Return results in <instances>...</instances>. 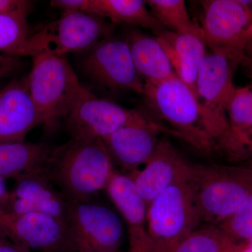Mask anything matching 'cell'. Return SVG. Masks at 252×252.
Here are the masks:
<instances>
[{
    "mask_svg": "<svg viewBox=\"0 0 252 252\" xmlns=\"http://www.w3.org/2000/svg\"><path fill=\"white\" fill-rule=\"evenodd\" d=\"M163 133L177 137L165 124L149 117L142 122L121 127L103 142L113 163L130 174L148 161L160 140L159 135Z\"/></svg>",
    "mask_w": 252,
    "mask_h": 252,
    "instance_id": "obj_13",
    "label": "cell"
},
{
    "mask_svg": "<svg viewBox=\"0 0 252 252\" xmlns=\"http://www.w3.org/2000/svg\"><path fill=\"white\" fill-rule=\"evenodd\" d=\"M32 59L28 89L41 125L55 130L86 91L65 56L40 55Z\"/></svg>",
    "mask_w": 252,
    "mask_h": 252,
    "instance_id": "obj_4",
    "label": "cell"
},
{
    "mask_svg": "<svg viewBox=\"0 0 252 252\" xmlns=\"http://www.w3.org/2000/svg\"><path fill=\"white\" fill-rule=\"evenodd\" d=\"M149 117L141 111L100 98L86 89L65 119L72 138L104 140L121 127Z\"/></svg>",
    "mask_w": 252,
    "mask_h": 252,
    "instance_id": "obj_10",
    "label": "cell"
},
{
    "mask_svg": "<svg viewBox=\"0 0 252 252\" xmlns=\"http://www.w3.org/2000/svg\"><path fill=\"white\" fill-rule=\"evenodd\" d=\"M142 95L151 110L168 124L179 139L201 153L217 149L207 132L196 94L177 76L144 83Z\"/></svg>",
    "mask_w": 252,
    "mask_h": 252,
    "instance_id": "obj_3",
    "label": "cell"
},
{
    "mask_svg": "<svg viewBox=\"0 0 252 252\" xmlns=\"http://www.w3.org/2000/svg\"><path fill=\"white\" fill-rule=\"evenodd\" d=\"M217 225L232 241L245 248L252 239V193L236 212Z\"/></svg>",
    "mask_w": 252,
    "mask_h": 252,
    "instance_id": "obj_26",
    "label": "cell"
},
{
    "mask_svg": "<svg viewBox=\"0 0 252 252\" xmlns=\"http://www.w3.org/2000/svg\"><path fill=\"white\" fill-rule=\"evenodd\" d=\"M23 67L22 57L0 53V80L16 75Z\"/></svg>",
    "mask_w": 252,
    "mask_h": 252,
    "instance_id": "obj_28",
    "label": "cell"
},
{
    "mask_svg": "<svg viewBox=\"0 0 252 252\" xmlns=\"http://www.w3.org/2000/svg\"><path fill=\"white\" fill-rule=\"evenodd\" d=\"M126 39L136 70L144 83L158 82L175 75L168 56L157 36L132 29Z\"/></svg>",
    "mask_w": 252,
    "mask_h": 252,
    "instance_id": "obj_19",
    "label": "cell"
},
{
    "mask_svg": "<svg viewBox=\"0 0 252 252\" xmlns=\"http://www.w3.org/2000/svg\"><path fill=\"white\" fill-rule=\"evenodd\" d=\"M32 2L26 0H0V15L10 14L26 9H31Z\"/></svg>",
    "mask_w": 252,
    "mask_h": 252,
    "instance_id": "obj_29",
    "label": "cell"
},
{
    "mask_svg": "<svg viewBox=\"0 0 252 252\" xmlns=\"http://www.w3.org/2000/svg\"><path fill=\"white\" fill-rule=\"evenodd\" d=\"M41 125L28 85V77L13 79L0 89V144L25 142Z\"/></svg>",
    "mask_w": 252,
    "mask_h": 252,
    "instance_id": "obj_16",
    "label": "cell"
},
{
    "mask_svg": "<svg viewBox=\"0 0 252 252\" xmlns=\"http://www.w3.org/2000/svg\"><path fill=\"white\" fill-rule=\"evenodd\" d=\"M145 2L154 17L169 31L183 33L200 26L190 18L184 0H148Z\"/></svg>",
    "mask_w": 252,
    "mask_h": 252,
    "instance_id": "obj_24",
    "label": "cell"
},
{
    "mask_svg": "<svg viewBox=\"0 0 252 252\" xmlns=\"http://www.w3.org/2000/svg\"><path fill=\"white\" fill-rule=\"evenodd\" d=\"M219 149L231 162L247 161L252 158V126L238 130H228L218 142Z\"/></svg>",
    "mask_w": 252,
    "mask_h": 252,
    "instance_id": "obj_27",
    "label": "cell"
},
{
    "mask_svg": "<svg viewBox=\"0 0 252 252\" xmlns=\"http://www.w3.org/2000/svg\"><path fill=\"white\" fill-rule=\"evenodd\" d=\"M200 4V26L207 46L243 55L252 32V9L243 0H203Z\"/></svg>",
    "mask_w": 252,
    "mask_h": 252,
    "instance_id": "obj_11",
    "label": "cell"
},
{
    "mask_svg": "<svg viewBox=\"0 0 252 252\" xmlns=\"http://www.w3.org/2000/svg\"><path fill=\"white\" fill-rule=\"evenodd\" d=\"M31 9L0 15V53L25 57L30 35L28 16Z\"/></svg>",
    "mask_w": 252,
    "mask_h": 252,
    "instance_id": "obj_23",
    "label": "cell"
},
{
    "mask_svg": "<svg viewBox=\"0 0 252 252\" xmlns=\"http://www.w3.org/2000/svg\"><path fill=\"white\" fill-rule=\"evenodd\" d=\"M240 252H252V249L245 248Z\"/></svg>",
    "mask_w": 252,
    "mask_h": 252,
    "instance_id": "obj_34",
    "label": "cell"
},
{
    "mask_svg": "<svg viewBox=\"0 0 252 252\" xmlns=\"http://www.w3.org/2000/svg\"><path fill=\"white\" fill-rule=\"evenodd\" d=\"M114 31L115 25L103 18L80 11L63 12L58 19L30 34L25 57L65 56L86 51L113 36Z\"/></svg>",
    "mask_w": 252,
    "mask_h": 252,
    "instance_id": "obj_7",
    "label": "cell"
},
{
    "mask_svg": "<svg viewBox=\"0 0 252 252\" xmlns=\"http://www.w3.org/2000/svg\"><path fill=\"white\" fill-rule=\"evenodd\" d=\"M190 169V165L185 175L149 204L148 252H172L202 225L194 200Z\"/></svg>",
    "mask_w": 252,
    "mask_h": 252,
    "instance_id": "obj_5",
    "label": "cell"
},
{
    "mask_svg": "<svg viewBox=\"0 0 252 252\" xmlns=\"http://www.w3.org/2000/svg\"><path fill=\"white\" fill-rule=\"evenodd\" d=\"M157 37L168 56L175 75L195 93L199 67L207 52L200 26L183 33L165 31Z\"/></svg>",
    "mask_w": 252,
    "mask_h": 252,
    "instance_id": "obj_18",
    "label": "cell"
},
{
    "mask_svg": "<svg viewBox=\"0 0 252 252\" xmlns=\"http://www.w3.org/2000/svg\"><path fill=\"white\" fill-rule=\"evenodd\" d=\"M0 233L32 251L69 252L65 225L44 214L16 213L0 207Z\"/></svg>",
    "mask_w": 252,
    "mask_h": 252,
    "instance_id": "obj_12",
    "label": "cell"
},
{
    "mask_svg": "<svg viewBox=\"0 0 252 252\" xmlns=\"http://www.w3.org/2000/svg\"><path fill=\"white\" fill-rule=\"evenodd\" d=\"M244 248L232 241L218 225L202 224L172 252H240Z\"/></svg>",
    "mask_w": 252,
    "mask_h": 252,
    "instance_id": "obj_22",
    "label": "cell"
},
{
    "mask_svg": "<svg viewBox=\"0 0 252 252\" xmlns=\"http://www.w3.org/2000/svg\"><path fill=\"white\" fill-rule=\"evenodd\" d=\"M85 52L81 67L91 81L111 91L143 94L144 82L136 70L126 37L110 36Z\"/></svg>",
    "mask_w": 252,
    "mask_h": 252,
    "instance_id": "obj_9",
    "label": "cell"
},
{
    "mask_svg": "<svg viewBox=\"0 0 252 252\" xmlns=\"http://www.w3.org/2000/svg\"><path fill=\"white\" fill-rule=\"evenodd\" d=\"M9 190H8L5 180L0 177V207H2L9 198Z\"/></svg>",
    "mask_w": 252,
    "mask_h": 252,
    "instance_id": "obj_32",
    "label": "cell"
},
{
    "mask_svg": "<svg viewBox=\"0 0 252 252\" xmlns=\"http://www.w3.org/2000/svg\"><path fill=\"white\" fill-rule=\"evenodd\" d=\"M54 148L33 142L0 144V177L15 180L25 174L44 172Z\"/></svg>",
    "mask_w": 252,
    "mask_h": 252,
    "instance_id": "obj_21",
    "label": "cell"
},
{
    "mask_svg": "<svg viewBox=\"0 0 252 252\" xmlns=\"http://www.w3.org/2000/svg\"><path fill=\"white\" fill-rule=\"evenodd\" d=\"M64 225L69 252H118L122 246V220L100 204L69 199Z\"/></svg>",
    "mask_w": 252,
    "mask_h": 252,
    "instance_id": "obj_8",
    "label": "cell"
},
{
    "mask_svg": "<svg viewBox=\"0 0 252 252\" xmlns=\"http://www.w3.org/2000/svg\"></svg>",
    "mask_w": 252,
    "mask_h": 252,
    "instance_id": "obj_36",
    "label": "cell"
},
{
    "mask_svg": "<svg viewBox=\"0 0 252 252\" xmlns=\"http://www.w3.org/2000/svg\"><path fill=\"white\" fill-rule=\"evenodd\" d=\"M243 60L240 65L243 66L247 75L252 79V32L243 46Z\"/></svg>",
    "mask_w": 252,
    "mask_h": 252,
    "instance_id": "obj_30",
    "label": "cell"
},
{
    "mask_svg": "<svg viewBox=\"0 0 252 252\" xmlns=\"http://www.w3.org/2000/svg\"><path fill=\"white\" fill-rule=\"evenodd\" d=\"M245 248L252 249V239L250 242H249L248 245L245 246Z\"/></svg>",
    "mask_w": 252,
    "mask_h": 252,
    "instance_id": "obj_35",
    "label": "cell"
},
{
    "mask_svg": "<svg viewBox=\"0 0 252 252\" xmlns=\"http://www.w3.org/2000/svg\"><path fill=\"white\" fill-rule=\"evenodd\" d=\"M243 165H245V166L248 167V168H250V170H252V158L249 159L247 161H245Z\"/></svg>",
    "mask_w": 252,
    "mask_h": 252,
    "instance_id": "obj_33",
    "label": "cell"
},
{
    "mask_svg": "<svg viewBox=\"0 0 252 252\" xmlns=\"http://www.w3.org/2000/svg\"><path fill=\"white\" fill-rule=\"evenodd\" d=\"M0 252H32L29 249L11 241L0 233Z\"/></svg>",
    "mask_w": 252,
    "mask_h": 252,
    "instance_id": "obj_31",
    "label": "cell"
},
{
    "mask_svg": "<svg viewBox=\"0 0 252 252\" xmlns=\"http://www.w3.org/2000/svg\"><path fill=\"white\" fill-rule=\"evenodd\" d=\"M226 116L228 130L252 126V84L235 87L227 104Z\"/></svg>",
    "mask_w": 252,
    "mask_h": 252,
    "instance_id": "obj_25",
    "label": "cell"
},
{
    "mask_svg": "<svg viewBox=\"0 0 252 252\" xmlns=\"http://www.w3.org/2000/svg\"><path fill=\"white\" fill-rule=\"evenodd\" d=\"M187 162L170 141L160 140L143 167L129 174L147 207L188 171Z\"/></svg>",
    "mask_w": 252,
    "mask_h": 252,
    "instance_id": "obj_15",
    "label": "cell"
},
{
    "mask_svg": "<svg viewBox=\"0 0 252 252\" xmlns=\"http://www.w3.org/2000/svg\"><path fill=\"white\" fill-rule=\"evenodd\" d=\"M14 181L9 198L1 208L16 213L44 214L64 224L69 199L56 189L44 172L25 174Z\"/></svg>",
    "mask_w": 252,
    "mask_h": 252,
    "instance_id": "obj_14",
    "label": "cell"
},
{
    "mask_svg": "<svg viewBox=\"0 0 252 252\" xmlns=\"http://www.w3.org/2000/svg\"><path fill=\"white\" fill-rule=\"evenodd\" d=\"M105 190L127 223L130 252H148V207L133 180L128 175L115 171Z\"/></svg>",
    "mask_w": 252,
    "mask_h": 252,
    "instance_id": "obj_17",
    "label": "cell"
},
{
    "mask_svg": "<svg viewBox=\"0 0 252 252\" xmlns=\"http://www.w3.org/2000/svg\"><path fill=\"white\" fill-rule=\"evenodd\" d=\"M190 179L202 224L222 223L252 193V170L244 165L191 164Z\"/></svg>",
    "mask_w": 252,
    "mask_h": 252,
    "instance_id": "obj_2",
    "label": "cell"
},
{
    "mask_svg": "<svg viewBox=\"0 0 252 252\" xmlns=\"http://www.w3.org/2000/svg\"><path fill=\"white\" fill-rule=\"evenodd\" d=\"M84 12L115 24L150 30L158 34L167 31L142 0H85Z\"/></svg>",
    "mask_w": 252,
    "mask_h": 252,
    "instance_id": "obj_20",
    "label": "cell"
},
{
    "mask_svg": "<svg viewBox=\"0 0 252 252\" xmlns=\"http://www.w3.org/2000/svg\"><path fill=\"white\" fill-rule=\"evenodd\" d=\"M243 56L233 51L210 49L199 67L195 94L207 132L217 145L228 132L226 107L235 86L233 78Z\"/></svg>",
    "mask_w": 252,
    "mask_h": 252,
    "instance_id": "obj_6",
    "label": "cell"
},
{
    "mask_svg": "<svg viewBox=\"0 0 252 252\" xmlns=\"http://www.w3.org/2000/svg\"><path fill=\"white\" fill-rule=\"evenodd\" d=\"M103 140L71 138L54 147L44 174L68 199L90 202L116 171Z\"/></svg>",
    "mask_w": 252,
    "mask_h": 252,
    "instance_id": "obj_1",
    "label": "cell"
}]
</instances>
